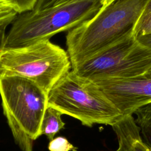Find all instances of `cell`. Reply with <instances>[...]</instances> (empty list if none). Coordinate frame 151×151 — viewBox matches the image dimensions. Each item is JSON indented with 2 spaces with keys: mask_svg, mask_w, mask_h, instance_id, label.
Returning <instances> with one entry per match:
<instances>
[{
  "mask_svg": "<svg viewBox=\"0 0 151 151\" xmlns=\"http://www.w3.org/2000/svg\"><path fill=\"white\" fill-rule=\"evenodd\" d=\"M149 0H116L90 19L68 31L67 51L71 67L134 32Z\"/></svg>",
  "mask_w": 151,
  "mask_h": 151,
  "instance_id": "obj_1",
  "label": "cell"
},
{
  "mask_svg": "<svg viewBox=\"0 0 151 151\" xmlns=\"http://www.w3.org/2000/svg\"><path fill=\"white\" fill-rule=\"evenodd\" d=\"M0 96L16 144L22 151H32L34 142L41 136L48 93L28 78L0 74Z\"/></svg>",
  "mask_w": 151,
  "mask_h": 151,
  "instance_id": "obj_2",
  "label": "cell"
},
{
  "mask_svg": "<svg viewBox=\"0 0 151 151\" xmlns=\"http://www.w3.org/2000/svg\"><path fill=\"white\" fill-rule=\"evenodd\" d=\"M101 0H76L18 14L6 35L5 47L15 48L50 40L93 18L102 8Z\"/></svg>",
  "mask_w": 151,
  "mask_h": 151,
  "instance_id": "obj_3",
  "label": "cell"
},
{
  "mask_svg": "<svg viewBox=\"0 0 151 151\" xmlns=\"http://www.w3.org/2000/svg\"><path fill=\"white\" fill-rule=\"evenodd\" d=\"M48 106L78 120L83 126H113L123 116L91 80L70 70L48 93Z\"/></svg>",
  "mask_w": 151,
  "mask_h": 151,
  "instance_id": "obj_4",
  "label": "cell"
},
{
  "mask_svg": "<svg viewBox=\"0 0 151 151\" xmlns=\"http://www.w3.org/2000/svg\"><path fill=\"white\" fill-rule=\"evenodd\" d=\"M70 68L67 51L50 40L19 47H5L0 55V74L28 78L47 93Z\"/></svg>",
  "mask_w": 151,
  "mask_h": 151,
  "instance_id": "obj_5",
  "label": "cell"
},
{
  "mask_svg": "<svg viewBox=\"0 0 151 151\" xmlns=\"http://www.w3.org/2000/svg\"><path fill=\"white\" fill-rule=\"evenodd\" d=\"M150 67L151 48L142 44L133 32L71 70L81 77L93 80L143 76Z\"/></svg>",
  "mask_w": 151,
  "mask_h": 151,
  "instance_id": "obj_6",
  "label": "cell"
},
{
  "mask_svg": "<svg viewBox=\"0 0 151 151\" xmlns=\"http://www.w3.org/2000/svg\"><path fill=\"white\" fill-rule=\"evenodd\" d=\"M93 81L123 116L151 103V78H101Z\"/></svg>",
  "mask_w": 151,
  "mask_h": 151,
  "instance_id": "obj_7",
  "label": "cell"
},
{
  "mask_svg": "<svg viewBox=\"0 0 151 151\" xmlns=\"http://www.w3.org/2000/svg\"><path fill=\"white\" fill-rule=\"evenodd\" d=\"M111 127L118 141L114 151H151V146L143 139L133 114L123 116Z\"/></svg>",
  "mask_w": 151,
  "mask_h": 151,
  "instance_id": "obj_8",
  "label": "cell"
},
{
  "mask_svg": "<svg viewBox=\"0 0 151 151\" xmlns=\"http://www.w3.org/2000/svg\"><path fill=\"white\" fill-rule=\"evenodd\" d=\"M63 113L58 110L48 106L42 119L40 129V135L45 134L51 141L61 129L64 128L65 123L61 119Z\"/></svg>",
  "mask_w": 151,
  "mask_h": 151,
  "instance_id": "obj_9",
  "label": "cell"
},
{
  "mask_svg": "<svg viewBox=\"0 0 151 151\" xmlns=\"http://www.w3.org/2000/svg\"><path fill=\"white\" fill-rule=\"evenodd\" d=\"M133 115L143 139L151 146V103L137 109Z\"/></svg>",
  "mask_w": 151,
  "mask_h": 151,
  "instance_id": "obj_10",
  "label": "cell"
},
{
  "mask_svg": "<svg viewBox=\"0 0 151 151\" xmlns=\"http://www.w3.org/2000/svg\"><path fill=\"white\" fill-rule=\"evenodd\" d=\"M134 33L137 38L151 35V10L142 15L135 27Z\"/></svg>",
  "mask_w": 151,
  "mask_h": 151,
  "instance_id": "obj_11",
  "label": "cell"
},
{
  "mask_svg": "<svg viewBox=\"0 0 151 151\" xmlns=\"http://www.w3.org/2000/svg\"><path fill=\"white\" fill-rule=\"evenodd\" d=\"M18 14L34 9L38 0H3Z\"/></svg>",
  "mask_w": 151,
  "mask_h": 151,
  "instance_id": "obj_12",
  "label": "cell"
},
{
  "mask_svg": "<svg viewBox=\"0 0 151 151\" xmlns=\"http://www.w3.org/2000/svg\"><path fill=\"white\" fill-rule=\"evenodd\" d=\"M50 151H77L78 148L71 144L63 136H58L50 141L48 145Z\"/></svg>",
  "mask_w": 151,
  "mask_h": 151,
  "instance_id": "obj_13",
  "label": "cell"
},
{
  "mask_svg": "<svg viewBox=\"0 0 151 151\" xmlns=\"http://www.w3.org/2000/svg\"><path fill=\"white\" fill-rule=\"evenodd\" d=\"M76 0H38L34 9L40 10L50 8Z\"/></svg>",
  "mask_w": 151,
  "mask_h": 151,
  "instance_id": "obj_14",
  "label": "cell"
},
{
  "mask_svg": "<svg viewBox=\"0 0 151 151\" xmlns=\"http://www.w3.org/2000/svg\"><path fill=\"white\" fill-rule=\"evenodd\" d=\"M13 21L14 19H8L0 22V55L5 47L6 29Z\"/></svg>",
  "mask_w": 151,
  "mask_h": 151,
  "instance_id": "obj_15",
  "label": "cell"
},
{
  "mask_svg": "<svg viewBox=\"0 0 151 151\" xmlns=\"http://www.w3.org/2000/svg\"><path fill=\"white\" fill-rule=\"evenodd\" d=\"M17 15L18 14L11 8L0 10V22L8 19H14Z\"/></svg>",
  "mask_w": 151,
  "mask_h": 151,
  "instance_id": "obj_16",
  "label": "cell"
},
{
  "mask_svg": "<svg viewBox=\"0 0 151 151\" xmlns=\"http://www.w3.org/2000/svg\"><path fill=\"white\" fill-rule=\"evenodd\" d=\"M137 39L142 44L151 48V35L138 37Z\"/></svg>",
  "mask_w": 151,
  "mask_h": 151,
  "instance_id": "obj_17",
  "label": "cell"
},
{
  "mask_svg": "<svg viewBox=\"0 0 151 151\" xmlns=\"http://www.w3.org/2000/svg\"><path fill=\"white\" fill-rule=\"evenodd\" d=\"M7 8L12 9L5 1H4L3 0H0V10L7 9Z\"/></svg>",
  "mask_w": 151,
  "mask_h": 151,
  "instance_id": "obj_18",
  "label": "cell"
},
{
  "mask_svg": "<svg viewBox=\"0 0 151 151\" xmlns=\"http://www.w3.org/2000/svg\"><path fill=\"white\" fill-rule=\"evenodd\" d=\"M114 1H116V0H101L102 4H103V6L109 5V4L114 2Z\"/></svg>",
  "mask_w": 151,
  "mask_h": 151,
  "instance_id": "obj_19",
  "label": "cell"
},
{
  "mask_svg": "<svg viewBox=\"0 0 151 151\" xmlns=\"http://www.w3.org/2000/svg\"><path fill=\"white\" fill-rule=\"evenodd\" d=\"M150 10H151V0H149V2H148V4H147V6H146V9H145V11H150Z\"/></svg>",
  "mask_w": 151,
  "mask_h": 151,
  "instance_id": "obj_20",
  "label": "cell"
},
{
  "mask_svg": "<svg viewBox=\"0 0 151 151\" xmlns=\"http://www.w3.org/2000/svg\"><path fill=\"white\" fill-rule=\"evenodd\" d=\"M145 76L147 77H150L151 78V67L148 70V71L146 72V73L145 74Z\"/></svg>",
  "mask_w": 151,
  "mask_h": 151,
  "instance_id": "obj_21",
  "label": "cell"
}]
</instances>
